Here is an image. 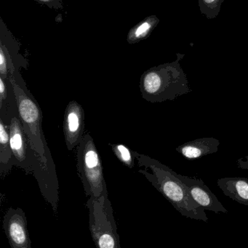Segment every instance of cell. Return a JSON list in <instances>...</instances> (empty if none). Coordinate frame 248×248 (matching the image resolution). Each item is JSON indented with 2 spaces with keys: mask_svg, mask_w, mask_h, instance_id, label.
<instances>
[{
  "mask_svg": "<svg viewBox=\"0 0 248 248\" xmlns=\"http://www.w3.org/2000/svg\"><path fill=\"white\" fill-rule=\"evenodd\" d=\"M138 170L183 217L208 222V217L189 195L186 186L176 176V172L155 159L133 152Z\"/></svg>",
  "mask_w": 248,
  "mask_h": 248,
  "instance_id": "1",
  "label": "cell"
},
{
  "mask_svg": "<svg viewBox=\"0 0 248 248\" xmlns=\"http://www.w3.org/2000/svg\"><path fill=\"white\" fill-rule=\"evenodd\" d=\"M9 80L16 96L18 117L31 147L50 177L58 184L55 163L42 129V110L26 87L20 71L10 76Z\"/></svg>",
  "mask_w": 248,
  "mask_h": 248,
  "instance_id": "2",
  "label": "cell"
},
{
  "mask_svg": "<svg viewBox=\"0 0 248 248\" xmlns=\"http://www.w3.org/2000/svg\"><path fill=\"white\" fill-rule=\"evenodd\" d=\"M185 55L178 53L177 59L146 71L140 79L143 98L151 103L175 100L192 91L180 61Z\"/></svg>",
  "mask_w": 248,
  "mask_h": 248,
  "instance_id": "3",
  "label": "cell"
},
{
  "mask_svg": "<svg viewBox=\"0 0 248 248\" xmlns=\"http://www.w3.org/2000/svg\"><path fill=\"white\" fill-rule=\"evenodd\" d=\"M89 227L96 248H121L117 226L108 192L100 198H89Z\"/></svg>",
  "mask_w": 248,
  "mask_h": 248,
  "instance_id": "4",
  "label": "cell"
},
{
  "mask_svg": "<svg viewBox=\"0 0 248 248\" xmlns=\"http://www.w3.org/2000/svg\"><path fill=\"white\" fill-rule=\"evenodd\" d=\"M77 166L87 197L99 198L107 192L100 155L89 133L84 134L77 147Z\"/></svg>",
  "mask_w": 248,
  "mask_h": 248,
  "instance_id": "5",
  "label": "cell"
},
{
  "mask_svg": "<svg viewBox=\"0 0 248 248\" xmlns=\"http://www.w3.org/2000/svg\"><path fill=\"white\" fill-rule=\"evenodd\" d=\"M19 51V42L0 17V77L4 79L27 67V60Z\"/></svg>",
  "mask_w": 248,
  "mask_h": 248,
  "instance_id": "6",
  "label": "cell"
},
{
  "mask_svg": "<svg viewBox=\"0 0 248 248\" xmlns=\"http://www.w3.org/2000/svg\"><path fill=\"white\" fill-rule=\"evenodd\" d=\"M2 227L10 248H32L27 218L21 208H9L3 218Z\"/></svg>",
  "mask_w": 248,
  "mask_h": 248,
  "instance_id": "7",
  "label": "cell"
},
{
  "mask_svg": "<svg viewBox=\"0 0 248 248\" xmlns=\"http://www.w3.org/2000/svg\"><path fill=\"white\" fill-rule=\"evenodd\" d=\"M84 112L83 106L75 100L69 102L64 113V134L69 151L77 147L84 136Z\"/></svg>",
  "mask_w": 248,
  "mask_h": 248,
  "instance_id": "8",
  "label": "cell"
},
{
  "mask_svg": "<svg viewBox=\"0 0 248 248\" xmlns=\"http://www.w3.org/2000/svg\"><path fill=\"white\" fill-rule=\"evenodd\" d=\"M176 176L186 186L192 199L205 211H213L215 214H227V208L218 201L217 197L201 179L196 177L183 176L176 173Z\"/></svg>",
  "mask_w": 248,
  "mask_h": 248,
  "instance_id": "9",
  "label": "cell"
},
{
  "mask_svg": "<svg viewBox=\"0 0 248 248\" xmlns=\"http://www.w3.org/2000/svg\"><path fill=\"white\" fill-rule=\"evenodd\" d=\"M220 141L214 137H204L188 141L176 147V151L185 158L194 160L218 151Z\"/></svg>",
  "mask_w": 248,
  "mask_h": 248,
  "instance_id": "10",
  "label": "cell"
},
{
  "mask_svg": "<svg viewBox=\"0 0 248 248\" xmlns=\"http://www.w3.org/2000/svg\"><path fill=\"white\" fill-rule=\"evenodd\" d=\"M218 187L226 196L241 205H248V179L225 177L217 181Z\"/></svg>",
  "mask_w": 248,
  "mask_h": 248,
  "instance_id": "11",
  "label": "cell"
},
{
  "mask_svg": "<svg viewBox=\"0 0 248 248\" xmlns=\"http://www.w3.org/2000/svg\"><path fill=\"white\" fill-rule=\"evenodd\" d=\"M16 166L10 145L9 125L0 119V175L4 178Z\"/></svg>",
  "mask_w": 248,
  "mask_h": 248,
  "instance_id": "12",
  "label": "cell"
},
{
  "mask_svg": "<svg viewBox=\"0 0 248 248\" xmlns=\"http://www.w3.org/2000/svg\"><path fill=\"white\" fill-rule=\"evenodd\" d=\"M159 23L160 19L156 16L146 17L129 31L127 38L128 43L134 45L147 39Z\"/></svg>",
  "mask_w": 248,
  "mask_h": 248,
  "instance_id": "13",
  "label": "cell"
},
{
  "mask_svg": "<svg viewBox=\"0 0 248 248\" xmlns=\"http://www.w3.org/2000/svg\"><path fill=\"white\" fill-rule=\"evenodd\" d=\"M110 146L112 151L122 164L129 169H132L135 166V156L129 147L122 144H112Z\"/></svg>",
  "mask_w": 248,
  "mask_h": 248,
  "instance_id": "14",
  "label": "cell"
},
{
  "mask_svg": "<svg viewBox=\"0 0 248 248\" xmlns=\"http://www.w3.org/2000/svg\"><path fill=\"white\" fill-rule=\"evenodd\" d=\"M201 13L208 19L215 18L221 11L224 0H198Z\"/></svg>",
  "mask_w": 248,
  "mask_h": 248,
  "instance_id": "15",
  "label": "cell"
},
{
  "mask_svg": "<svg viewBox=\"0 0 248 248\" xmlns=\"http://www.w3.org/2000/svg\"><path fill=\"white\" fill-rule=\"evenodd\" d=\"M33 1L55 10L64 8L62 0H33Z\"/></svg>",
  "mask_w": 248,
  "mask_h": 248,
  "instance_id": "16",
  "label": "cell"
},
{
  "mask_svg": "<svg viewBox=\"0 0 248 248\" xmlns=\"http://www.w3.org/2000/svg\"><path fill=\"white\" fill-rule=\"evenodd\" d=\"M237 165L239 169L248 170V155L246 156L245 158L238 159L237 160Z\"/></svg>",
  "mask_w": 248,
  "mask_h": 248,
  "instance_id": "17",
  "label": "cell"
}]
</instances>
